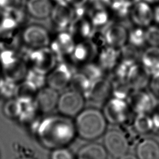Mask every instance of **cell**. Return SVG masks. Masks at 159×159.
Listing matches in <instances>:
<instances>
[{
	"mask_svg": "<svg viewBox=\"0 0 159 159\" xmlns=\"http://www.w3.org/2000/svg\"><path fill=\"white\" fill-rule=\"evenodd\" d=\"M39 130V139L47 147L57 148L68 144L74 137L75 124L65 117L46 118Z\"/></svg>",
	"mask_w": 159,
	"mask_h": 159,
	"instance_id": "cell-1",
	"label": "cell"
},
{
	"mask_svg": "<svg viewBox=\"0 0 159 159\" xmlns=\"http://www.w3.org/2000/svg\"><path fill=\"white\" fill-rule=\"evenodd\" d=\"M106 119L104 114L96 108L83 109L76 116L75 127L82 139L92 140L101 137L106 131Z\"/></svg>",
	"mask_w": 159,
	"mask_h": 159,
	"instance_id": "cell-2",
	"label": "cell"
},
{
	"mask_svg": "<svg viewBox=\"0 0 159 159\" xmlns=\"http://www.w3.org/2000/svg\"><path fill=\"white\" fill-rule=\"evenodd\" d=\"M84 105V98L78 91H68L59 96L57 107L64 116H76Z\"/></svg>",
	"mask_w": 159,
	"mask_h": 159,
	"instance_id": "cell-3",
	"label": "cell"
},
{
	"mask_svg": "<svg viewBox=\"0 0 159 159\" xmlns=\"http://www.w3.org/2000/svg\"><path fill=\"white\" fill-rule=\"evenodd\" d=\"M92 23L88 17L84 7L75 9V16L70 24L69 32L76 42L88 40L93 31Z\"/></svg>",
	"mask_w": 159,
	"mask_h": 159,
	"instance_id": "cell-4",
	"label": "cell"
},
{
	"mask_svg": "<svg viewBox=\"0 0 159 159\" xmlns=\"http://www.w3.org/2000/svg\"><path fill=\"white\" fill-rule=\"evenodd\" d=\"M22 39L27 45L37 49L47 47L52 39L45 27L39 25H31L23 30Z\"/></svg>",
	"mask_w": 159,
	"mask_h": 159,
	"instance_id": "cell-5",
	"label": "cell"
},
{
	"mask_svg": "<svg viewBox=\"0 0 159 159\" xmlns=\"http://www.w3.org/2000/svg\"><path fill=\"white\" fill-rule=\"evenodd\" d=\"M104 147L107 153L115 158H119L128 150V143L125 136L119 131H107L104 137Z\"/></svg>",
	"mask_w": 159,
	"mask_h": 159,
	"instance_id": "cell-6",
	"label": "cell"
},
{
	"mask_svg": "<svg viewBox=\"0 0 159 159\" xmlns=\"http://www.w3.org/2000/svg\"><path fill=\"white\" fill-rule=\"evenodd\" d=\"M129 16L137 27H148L153 21V9L150 4L140 0L132 5Z\"/></svg>",
	"mask_w": 159,
	"mask_h": 159,
	"instance_id": "cell-7",
	"label": "cell"
},
{
	"mask_svg": "<svg viewBox=\"0 0 159 159\" xmlns=\"http://www.w3.org/2000/svg\"><path fill=\"white\" fill-rule=\"evenodd\" d=\"M50 16L53 24L58 28L68 27L75 16V9L65 1L53 6Z\"/></svg>",
	"mask_w": 159,
	"mask_h": 159,
	"instance_id": "cell-8",
	"label": "cell"
},
{
	"mask_svg": "<svg viewBox=\"0 0 159 159\" xmlns=\"http://www.w3.org/2000/svg\"><path fill=\"white\" fill-rule=\"evenodd\" d=\"M106 45L112 48L119 49L128 42L129 32L120 24L111 25L104 32Z\"/></svg>",
	"mask_w": 159,
	"mask_h": 159,
	"instance_id": "cell-9",
	"label": "cell"
},
{
	"mask_svg": "<svg viewBox=\"0 0 159 159\" xmlns=\"http://www.w3.org/2000/svg\"><path fill=\"white\" fill-rule=\"evenodd\" d=\"M76 42L69 32H60L51 39L50 46L55 54L67 55L71 54Z\"/></svg>",
	"mask_w": 159,
	"mask_h": 159,
	"instance_id": "cell-10",
	"label": "cell"
},
{
	"mask_svg": "<svg viewBox=\"0 0 159 159\" xmlns=\"http://www.w3.org/2000/svg\"><path fill=\"white\" fill-rule=\"evenodd\" d=\"M58 98L56 89L50 86L42 88L37 94L36 106L43 112H49L57 107Z\"/></svg>",
	"mask_w": 159,
	"mask_h": 159,
	"instance_id": "cell-11",
	"label": "cell"
},
{
	"mask_svg": "<svg viewBox=\"0 0 159 159\" xmlns=\"http://www.w3.org/2000/svg\"><path fill=\"white\" fill-rule=\"evenodd\" d=\"M86 15L93 25L98 27L106 25L111 19L107 4L98 1L89 7Z\"/></svg>",
	"mask_w": 159,
	"mask_h": 159,
	"instance_id": "cell-12",
	"label": "cell"
},
{
	"mask_svg": "<svg viewBox=\"0 0 159 159\" xmlns=\"http://www.w3.org/2000/svg\"><path fill=\"white\" fill-rule=\"evenodd\" d=\"M30 57L35 68L41 71L52 67L55 62V53L47 47L35 49Z\"/></svg>",
	"mask_w": 159,
	"mask_h": 159,
	"instance_id": "cell-13",
	"label": "cell"
},
{
	"mask_svg": "<svg viewBox=\"0 0 159 159\" xmlns=\"http://www.w3.org/2000/svg\"><path fill=\"white\" fill-rule=\"evenodd\" d=\"M53 5L51 0H28L27 9L32 17L43 19L50 16Z\"/></svg>",
	"mask_w": 159,
	"mask_h": 159,
	"instance_id": "cell-14",
	"label": "cell"
},
{
	"mask_svg": "<svg viewBox=\"0 0 159 159\" xmlns=\"http://www.w3.org/2000/svg\"><path fill=\"white\" fill-rule=\"evenodd\" d=\"M23 17L24 14L19 7L4 11L0 21L1 31L17 30Z\"/></svg>",
	"mask_w": 159,
	"mask_h": 159,
	"instance_id": "cell-15",
	"label": "cell"
},
{
	"mask_svg": "<svg viewBox=\"0 0 159 159\" xmlns=\"http://www.w3.org/2000/svg\"><path fill=\"white\" fill-rule=\"evenodd\" d=\"M136 153L138 159H159V144L153 139H145L138 145Z\"/></svg>",
	"mask_w": 159,
	"mask_h": 159,
	"instance_id": "cell-16",
	"label": "cell"
},
{
	"mask_svg": "<svg viewBox=\"0 0 159 159\" xmlns=\"http://www.w3.org/2000/svg\"><path fill=\"white\" fill-rule=\"evenodd\" d=\"M107 152L104 146L96 143L87 144L78 151V159H107Z\"/></svg>",
	"mask_w": 159,
	"mask_h": 159,
	"instance_id": "cell-17",
	"label": "cell"
},
{
	"mask_svg": "<svg viewBox=\"0 0 159 159\" xmlns=\"http://www.w3.org/2000/svg\"><path fill=\"white\" fill-rule=\"evenodd\" d=\"M97 49L88 39L76 42L71 55L76 60L84 61L93 57Z\"/></svg>",
	"mask_w": 159,
	"mask_h": 159,
	"instance_id": "cell-18",
	"label": "cell"
},
{
	"mask_svg": "<svg viewBox=\"0 0 159 159\" xmlns=\"http://www.w3.org/2000/svg\"><path fill=\"white\" fill-rule=\"evenodd\" d=\"M99 60L100 63L106 67L112 66L119 56L118 49L109 46H105L99 50Z\"/></svg>",
	"mask_w": 159,
	"mask_h": 159,
	"instance_id": "cell-19",
	"label": "cell"
},
{
	"mask_svg": "<svg viewBox=\"0 0 159 159\" xmlns=\"http://www.w3.org/2000/svg\"><path fill=\"white\" fill-rule=\"evenodd\" d=\"M67 70L65 69V66H61L52 73V75L48 79L50 87L57 90L58 89V88L65 86V83L68 81V77L67 75L63 76L62 77L61 76L65 75L64 73Z\"/></svg>",
	"mask_w": 159,
	"mask_h": 159,
	"instance_id": "cell-20",
	"label": "cell"
},
{
	"mask_svg": "<svg viewBox=\"0 0 159 159\" xmlns=\"http://www.w3.org/2000/svg\"><path fill=\"white\" fill-rule=\"evenodd\" d=\"M128 42L135 47L143 45L146 43L145 30L143 27L137 26L129 32Z\"/></svg>",
	"mask_w": 159,
	"mask_h": 159,
	"instance_id": "cell-21",
	"label": "cell"
},
{
	"mask_svg": "<svg viewBox=\"0 0 159 159\" xmlns=\"http://www.w3.org/2000/svg\"><path fill=\"white\" fill-rule=\"evenodd\" d=\"M146 43L151 47H159V27L148 26L145 30Z\"/></svg>",
	"mask_w": 159,
	"mask_h": 159,
	"instance_id": "cell-22",
	"label": "cell"
},
{
	"mask_svg": "<svg viewBox=\"0 0 159 159\" xmlns=\"http://www.w3.org/2000/svg\"><path fill=\"white\" fill-rule=\"evenodd\" d=\"M88 40L92 43L97 50H99L107 45L104 32L99 30H93Z\"/></svg>",
	"mask_w": 159,
	"mask_h": 159,
	"instance_id": "cell-23",
	"label": "cell"
},
{
	"mask_svg": "<svg viewBox=\"0 0 159 159\" xmlns=\"http://www.w3.org/2000/svg\"><path fill=\"white\" fill-rule=\"evenodd\" d=\"M50 159H75L73 153L63 147L54 148L50 154Z\"/></svg>",
	"mask_w": 159,
	"mask_h": 159,
	"instance_id": "cell-24",
	"label": "cell"
},
{
	"mask_svg": "<svg viewBox=\"0 0 159 159\" xmlns=\"http://www.w3.org/2000/svg\"><path fill=\"white\" fill-rule=\"evenodd\" d=\"M20 0H0V8L4 11L19 7Z\"/></svg>",
	"mask_w": 159,
	"mask_h": 159,
	"instance_id": "cell-25",
	"label": "cell"
},
{
	"mask_svg": "<svg viewBox=\"0 0 159 159\" xmlns=\"http://www.w3.org/2000/svg\"><path fill=\"white\" fill-rule=\"evenodd\" d=\"M89 0H65V1L75 9L84 7Z\"/></svg>",
	"mask_w": 159,
	"mask_h": 159,
	"instance_id": "cell-26",
	"label": "cell"
},
{
	"mask_svg": "<svg viewBox=\"0 0 159 159\" xmlns=\"http://www.w3.org/2000/svg\"><path fill=\"white\" fill-rule=\"evenodd\" d=\"M153 21L159 24V4L153 9Z\"/></svg>",
	"mask_w": 159,
	"mask_h": 159,
	"instance_id": "cell-27",
	"label": "cell"
},
{
	"mask_svg": "<svg viewBox=\"0 0 159 159\" xmlns=\"http://www.w3.org/2000/svg\"><path fill=\"white\" fill-rule=\"evenodd\" d=\"M119 159H137V158L130 154H127V153L124 155H123L122 156H121L119 158Z\"/></svg>",
	"mask_w": 159,
	"mask_h": 159,
	"instance_id": "cell-28",
	"label": "cell"
},
{
	"mask_svg": "<svg viewBox=\"0 0 159 159\" xmlns=\"http://www.w3.org/2000/svg\"><path fill=\"white\" fill-rule=\"evenodd\" d=\"M122 1H124V2L127 3V4L130 5V6H132V5H134V4H135L136 2H137L138 1H140V0H122Z\"/></svg>",
	"mask_w": 159,
	"mask_h": 159,
	"instance_id": "cell-29",
	"label": "cell"
},
{
	"mask_svg": "<svg viewBox=\"0 0 159 159\" xmlns=\"http://www.w3.org/2000/svg\"><path fill=\"white\" fill-rule=\"evenodd\" d=\"M145 2H147V3L151 4H157L159 2V0H143Z\"/></svg>",
	"mask_w": 159,
	"mask_h": 159,
	"instance_id": "cell-30",
	"label": "cell"
},
{
	"mask_svg": "<svg viewBox=\"0 0 159 159\" xmlns=\"http://www.w3.org/2000/svg\"><path fill=\"white\" fill-rule=\"evenodd\" d=\"M52 2H55L56 3H58V2H62L65 0H51Z\"/></svg>",
	"mask_w": 159,
	"mask_h": 159,
	"instance_id": "cell-31",
	"label": "cell"
},
{
	"mask_svg": "<svg viewBox=\"0 0 159 159\" xmlns=\"http://www.w3.org/2000/svg\"><path fill=\"white\" fill-rule=\"evenodd\" d=\"M17 159H34L32 158H30V157H22V158H19Z\"/></svg>",
	"mask_w": 159,
	"mask_h": 159,
	"instance_id": "cell-32",
	"label": "cell"
}]
</instances>
